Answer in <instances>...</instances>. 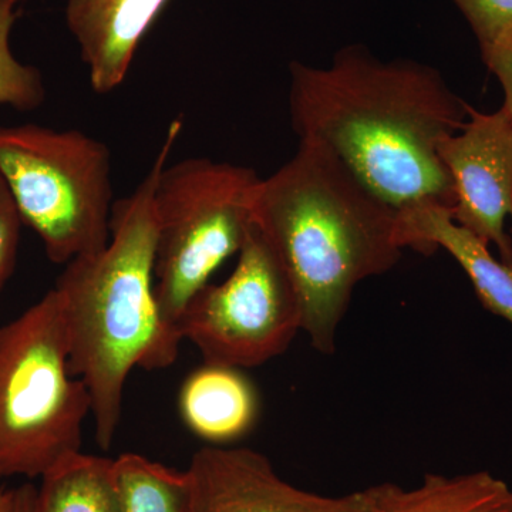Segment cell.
Wrapping results in <instances>:
<instances>
[{
  "label": "cell",
  "instance_id": "obj_8",
  "mask_svg": "<svg viewBox=\"0 0 512 512\" xmlns=\"http://www.w3.org/2000/svg\"><path fill=\"white\" fill-rule=\"evenodd\" d=\"M439 156L454 187L451 217L495 247L512 265V119L501 107L481 113L468 107L461 130L440 141Z\"/></svg>",
  "mask_w": 512,
  "mask_h": 512
},
{
  "label": "cell",
  "instance_id": "obj_14",
  "mask_svg": "<svg viewBox=\"0 0 512 512\" xmlns=\"http://www.w3.org/2000/svg\"><path fill=\"white\" fill-rule=\"evenodd\" d=\"M36 512H121L113 458L80 453L42 477Z\"/></svg>",
  "mask_w": 512,
  "mask_h": 512
},
{
  "label": "cell",
  "instance_id": "obj_19",
  "mask_svg": "<svg viewBox=\"0 0 512 512\" xmlns=\"http://www.w3.org/2000/svg\"><path fill=\"white\" fill-rule=\"evenodd\" d=\"M480 50L485 66L503 87V109L512 119V29Z\"/></svg>",
  "mask_w": 512,
  "mask_h": 512
},
{
  "label": "cell",
  "instance_id": "obj_3",
  "mask_svg": "<svg viewBox=\"0 0 512 512\" xmlns=\"http://www.w3.org/2000/svg\"><path fill=\"white\" fill-rule=\"evenodd\" d=\"M183 126L181 117L170 124L146 177L114 202L107 247L69 262L53 288L62 302L70 373L86 384L104 451L116 439L131 370L165 369L180 350L161 323L154 293V191Z\"/></svg>",
  "mask_w": 512,
  "mask_h": 512
},
{
  "label": "cell",
  "instance_id": "obj_11",
  "mask_svg": "<svg viewBox=\"0 0 512 512\" xmlns=\"http://www.w3.org/2000/svg\"><path fill=\"white\" fill-rule=\"evenodd\" d=\"M399 232L404 249L431 254L441 248L453 256L484 309L512 326V265L495 258L490 245L458 225L450 210L420 205L400 211Z\"/></svg>",
  "mask_w": 512,
  "mask_h": 512
},
{
  "label": "cell",
  "instance_id": "obj_22",
  "mask_svg": "<svg viewBox=\"0 0 512 512\" xmlns=\"http://www.w3.org/2000/svg\"><path fill=\"white\" fill-rule=\"evenodd\" d=\"M13 2H15L16 5H19V3L26 2V0H13Z\"/></svg>",
  "mask_w": 512,
  "mask_h": 512
},
{
  "label": "cell",
  "instance_id": "obj_4",
  "mask_svg": "<svg viewBox=\"0 0 512 512\" xmlns=\"http://www.w3.org/2000/svg\"><path fill=\"white\" fill-rule=\"evenodd\" d=\"M89 392L69 369L55 289L0 326V478H42L82 451Z\"/></svg>",
  "mask_w": 512,
  "mask_h": 512
},
{
  "label": "cell",
  "instance_id": "obj_1",
  "mask_svg": "<svg viewBox=\"0 0 512 512\" xmlns=\"http://www.w3.org/2000/svg\"><path fill=\"white\" fill-rule=\"evenodd\" d=\"M289 111L299 141L322 144L396 211L439 205L454 187L440 141L468 117L466 101L429 64L377 59L363 45L340 49L326 67L292 62Z\"/></svg>",
  "mask_w": 512,
  "mask_h": 512
},
{
  "label": "cell",
  "instance_id": "obj_2",
  "mask_svg": "<svg viewBox=\"0 0 512 512\" xmlns=\"http://www.w3.org/2000/svg\"><path fill=\"white\" fill-rule=\"evenodd\" d=\"M251 217L291 279L302 332L319 353L333 355L356 286L402 259L399 211L328 148L299 141L288 163L259 180Z\"/></svg>",
  "mask_w": 512,
  "mask_h": 512
},
{
  "label": "cell",
  "instance_id": "obj_9",
  "mask_svg": "<svg viewBox=\"0 0 512 512\" xmlns=\"http://www.w3.org/2000/svg\"><path fill=\"white\" fill-rule=\"evenodd\" d=\"M190 512H366L370 487L340 497L312 493L279 476L252 448L204 446L187 470Z\"/></svg>",
  "mask_w": 512,
  "mask_h": 512
},
{
  "label": "cell",
  "instance_id": "obj_17",
  "mask_svg": "<svg viewBox=\"0 0 512 512\" xmlns=\"http://www.w3.org/2000/svg\"><path fill=\"white\" fill-rule=\"evenodd\" d=\"M460 9L481 47L512 29V0H451Z\"/></svg>",
  "mask_w": 512,
  "mask_h": 512
},
{
  "label": "cell",
  "instance_id": "obj_10",
  "mask_svg": "<svg viewBox=\"0 0 512 512\" xmlns=\"http://www.w3.org/2000/svg\"><path fill=\"white\" fill-rule=\"evenodd\" d=\"M168 0H67L66 25L76 39L93 90L119 89L144 35Z\"/></svg>",
  "mask_w": 512,
  "mask_h": 512
},
{
  "label": "cell",
  "instance_id": "obj_5",
  "mask_svg": "<svg viewBox=\"0 0 512 512\" xmlns=\"http://www.w3.org/2000/svg\"><path fill=\"white\" fill-rule=\"evenodd\" d=\"M0 175L47 258L67 265L110 241L111 156L79 130L0 126Z\"/></svg>",
  "mask_w": 512,
  "mask_h": 512
},
{
  "label": "cell",
  "instance_id": "obj_20",
  "mask_svg": "<svg viewBox=\"0 0 512 512\" xmlns=\"http://www.w3.org/2000/svg\"><path fill=\"white\" fill-rule=\"evenodd\" d=\"M37 488L26 483L16 488V511L36 512Z\"/></svg>",
  "mask_w": 512,
  "mask_h": 512
},
{
  "label": "cell",
  "instance_id": "obj_12",
  "mask_svg": "<svg viewBox=\"0 0 512 512\" xmlns=\"http://www.w3.org/2000/svg\"><path fill=\"white\" fill-rule=\"evenodd\" d=\"M178 410L187 429L207 446H232L258 424L261 394L244 370L204 363L185 377Z\"/></svg>",
  "mask_w": 512,
  "mask_h": 512
},
{
  "label": "cell",
  "instance_id": "obj_21",
  "mask_svg": "<svg viewBox=\"0 0 512 512\" xmlns=\"http://www.w3.org/2000/svg\"><path fill=\"white\" fill-rule=\"evenodd\" d=\"M16 511V488L0 487V512Z\"/></svg>",
  "mask_w": 512,
  "mask_h": 512
},
{
  "label": "cell",
  "instance_id": "obj_7",
  "mask_svg": "<svg viewBox=\"0 0 512 512\" xmlns=\"http://www.w3.org/2000/svg\"><path fill=\"white\" fill-rule=\"evenodd\" d=\"M302 330L298 296L284 266L252 222L232 274L195 293L177 335L204 363L249 369L284 355Z\"/></svg>",
  "mask_w": 512,
  "mask_h": 512
},
{
  "label": "cell",
  "instance_id": "obj_16",
  "mask_svg": "<svg viewBox=\"0 0 512 512\" xmlns=\"http://www.w3.org/2000/svg\"><path fill=\"white\" fill-rule=\"evenodd\" d=\"M16 6L13 0H0V107L32 111L45 103L46 87L39 70L19 62L10 47Z\"/></svg>",
  "mask_w": 512,
  "mask_h": 512
},
{
  "label": "cell",
  "instance_id": "obj_13",
  "mask_svg": "<svg viewBox=\"0 0 512 512\" xmlns=\"http://www.w3.org/2000/svg\"><path fill=\"white\" fill-rule=\"evenodd\" d=\"M366 512H512V488L490 471L427 474L417 487H370Z\"/></svg>",
  "mask_w": 512,
  "mask_h": 512
},
{
  "label": "cell",
  "instance_id": "obj_18",
  "mask_svg": "<svg viewBox=\"0 0 512 512\" xmlns=\"http://www.w3.org/2000/svg\"><path fill=\"white\" fill-rule=\"evenodd\" d=\"M22 224L8 185L0 175V291L15 271Z\"/></svg>",
  "mask_w": 512,
  "mask_h": 512
},
{
  "label": "cell",
  "instance_id": "obj_15",
  "mask_svg": "<svg viewBox=\"0 0 512 512\" xmlns=\"http://www.w3.org/2000/svg\"><path fill=\"white\" fill-rule=\"evenodd\" d=\"M121 512H190L187 471L136 453L113 458Z\"/></svg>",
  "mask_w": 512,
  "mask_h": 512
},
{
  "label": "cell",
  "instance_id": "obj_6",
  "mask_svg": "<svg viewBox=\"0 0 512 512\" xmlns=\"http://www.w3.org/2000/svg\"><path fill=\"white\" fill-rule=\"evenodd\" d=\"M261 178L252 168L197 157L164 165L154 191V293L174 342L178 320L195 293L247 239Z\"/></svg>",
  "mask_w": 512,
  "mask_h": 512
}]
</instances>
